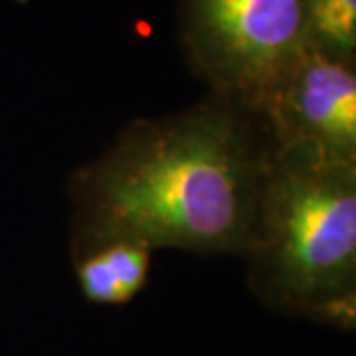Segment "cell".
<instances>
[{"label":"cell","mask_w":356,"mask_h":356,"mask_svg":"<svg viewBox=\"0 0 356 356\" xmlns=\"http://www.w3.org/2000/svg\"><path fill=\"white\" fill-rule=\"evenodd\" d=\"M271 161L254 109L224 95L140 117L70 177L72 232L242 255Z\"/></svg>","instance_id":"6da1fadb"},{"label":"cell","mask_w":356,"mask_h":356,"mask_svg":"<svg viewBox=\"0 0 356 356\" xmlns=\"http://www.w3.org/2000/svg\"><path fill=\"white\" fill-rule=\"evenodd\" d=\"M242 257L264 305L355 331L356 165L273 154Z\"/></svg>","instance_id":"7a4b0ae2"},{"label":"cell","mask_w":356,"mask_h":356,"mask_svg":"<svg viewBox=\"0 0 356 356\" xmlns=\"http://www.w3.org/2000/svg\"><path fill=\"white\" fill-rule=\"evenodd\" d=\"M309 44L332 58L356 60V0H309Z\"/></svg>","instance_id":"8992f818"},{"label":"cell","mask_w":356,"mask_h":356,"mask_svg":"<svg viewBox=\"0 0 356 356\" xmlns=\"http://www.w3.org/2000/svg\"><path fill=\"white\" fill-rule=\"evenodd\" d=\"M356 60L309 46L254 109L271 151L325 165H356Z\"/></svg>","instance_id":"277c9868"},{"label":"cell","mask_w":356,"mask_h":356,"mask_svg":"<svg viewBox=\"0 0 356 356\" xmlns=\"http://www.w3.org/2000/svg\"><path fill=\"white\" fill-rule=\"evenodd\" d=\"M153 252L147 243L115 234L72 232L70 255L77 287L88 303H131L149 281Z\"/></svg>","instance_id":"5b68a950"},{"label":"cell","mask_w":356,"mask_h":356,"mask_svg":"<svg viewBox=\"0 0 356 356\" xmlns=\"http://www.w3.org/2000/svg\"><path fill=\"white\" fill-rule=\"evenodd\" d=\"M178 38L210 93L254 107L309 44V0H178Z\"/></svg>","instance_id":"3957f363"}]
</instances>
